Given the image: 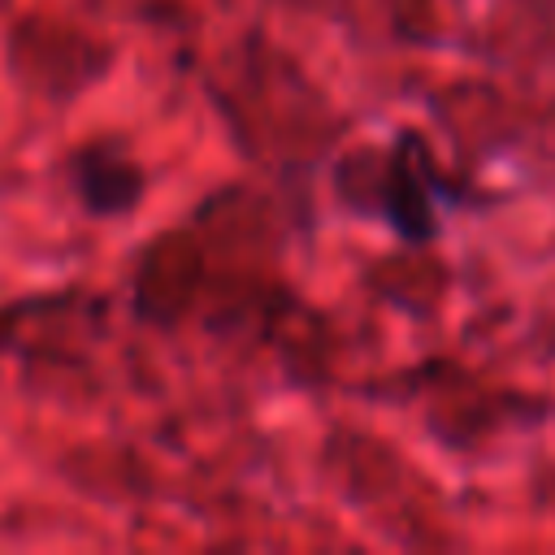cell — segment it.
<instances>
[{
  "label": "cell",
  "mask_w": 555,
  "mask_h": 555,
  "mask_svg": "<svg viewBox=\"0 0 555 555\" xmlns=\"http://www.w3.org/2000/svg\"><path fill=\"white\" fill-rule=\"evenodd\" d=\"M74 186H78V199L87 204V212L108 217V212H126L139 199L143 178L113 147H87L74 156Z\"/></svg>",
  "instance_id": "1"
}]
</instances>
